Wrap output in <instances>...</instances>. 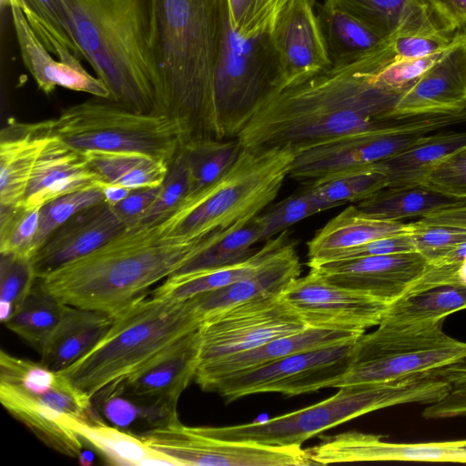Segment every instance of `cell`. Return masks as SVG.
I'll return each mask as SVG.
<instances>
[{"label": "cell", "instance_id": "6da1fadb", "mask_svg": "<svg viewBox=\"0 0 466 466\" xmlns=\"http://www.w3.org/2000/svg\"><path fill=\"white\" fill-rule=\"evenodd\" d=\"M390 51L388 41L355 62L272 93L238 134L241 147H302L351 132L405 128L406 115L395 111L402 96L375 80L391 63Z\"/></svg>", "mask_w": 466, "mask_h": 466}, {"label": "cell", "instance_id": "7a4b0ae2", "mask_svg": "<svg viewBox=\"0 0 466 466\" xmlns=\"http://www.w3.org/2000/svg\"><path fill=\"white\" fill-rule=\"evenodd\" d=\"M155 63L166 115L184 144L216 139L214 77L226 0H152Z\"/></svg>", "mask_w": 466, "mask_h": 466}, {"label": "cell", "instance_id": "3957f363", "mask_svg": "<svg viewBox=\"0 0 466 466\" xmlns=\"http://www.w3.org/2000/svg\"><path fill=\"white\" fill-rule=\"evenodd\" d=\"M215 240L172 235L165 220L131 227L92 253L37 279L65 304L114 315Z\"/></svg>", "mask_w": 466, "mask_h": 466}, {"label": "cell", "instance_id": "277c9868", "mask_svg": "<svg viewBox=\"0 0 466 466\" xmlns=\"http://www.w3.org/2000/svg\"><path fill=\"white\" fill-rule=\"evenodd\" d=\"M83 59L135 111L166 115L155 63L152 0H64Z\"/></svg>", "mask_w": 466, "mask_h": 466}, {"label": "cell", "instance_id": "5b68a950", "mask_svg": "<svg viewBox=\"0 0 466 466\" xmlns=\"http://www.w3.org/2000/svg\"><path fill=\"white\" fill-rule=\"evenodd\" d=\"M113 316L110 329L94 349L61 370L92 400L114 390L202 324L189 299H172L148 293Z\"/></svg>", "mask_w": 466, "mask_h": 466}, {"label": "cell", "instance_id": "8992f818", "mask_svg": "<svg viewBox=\"0 0 466 466\" xmlns=\"http://www.w3.org/2000/svg\"><path fill=\"white\" fill-rule=\"evenodd\" d=\"M296 154L291 145L265 150L242 148L225 174L186 197L166 218L171 234L206 241L243 228L277 198Z\"/></svg>", "mask_w": 466, "mask_h": 466}, {"label": "cell", "instance_id": "52a82bcc", "mask_svg": "<svg viewBox=\"0 0 466 466\" xmlns=\"http://www.w3.org/2000/svg\"><path fill=\"white\" fill-rule=\"evenodd\" d=\"M449 390L450 385L444 380L428 372L386 383L339 387L329 399L264 421L197 429L205 435L227 441L301 446L319 432L359 416L400 404H431Z\"/></svg>", "mask_w": 466, "mask_h": 466}, {"label": "cell", "instance_id": "ba28073f", "mask_svg": "<svg viewBox=\"0 0 466 466\" xmlns=\"http://www.w3.org/2000/svg\"><path fill=\"white\" fill-rule=\"evenodd\" d=\"M52 123L56 136L84 152H134L169 165L184 146L179 126L167 115L137 112L100 97L65 108Z\"/></svg>", "mask_w": 466, "mask_h": 466}, {"label": "cell", "instance_id": "9c48e42d", "mask_svg": "<svg viewBox=\"0 0 466 466\" xmlns=\"http://www.w3.org/2000/svg\"><path fill=\"white\" fill-rule=\"evenodd\" d=\"M442 324H379L356 340L350 368L334 388L395 381L466 359V342L446 334Z\"/></svg>", "mask_w": 466, "mask_h": 466}, {"label": "cell", "instance_id": "30bf717a", "mask_svg": "<svg viewBox=\"0 0 466 466\" xmlns=\"http://www.w3.org/2000/svg\"><path fill=\"white\" fill-rule=\"evenodd\" d=\"M279 87V61L270 33L238 35L230 29L227 12L214 77L217 139L237 137Z\"/></svg>", "mask_w": 466, "mask_h": 466}, {"label": "cell", "instance_id": "8fae6325", "mask_svg": "<svg viewBox=\"0 0 466 466\" xmlns=\"http://www.w3.org/2000/svg\"><path fill=\"white\" fill-rule=\"evenodd\" d=\"M356 340L291 354L229 377L211 391L232 401L256 393L295 396L334 388L350 368Z\"/></svg>", "mask_w": 466, "mask_h": 466}, {"label": "cell", "instance_id": "7c38bea8", "mask_svg": "<svg viewBox=\"0 0 466 466\" xmlns=\"http://www.w3.org/2000/svg\"><path fill=\"white\" fill-rule=\"evenodd\" d=\"M150 447L169 456L179 466H309L300 446H270L254 441H227L183 425L178 417L138 434Z\"/></svg>", "mask_w": 466, "mask_h": 466}, {"label": "cell", "instance_id": "4fadbf2b", "mask_svg": "<svg viewBox=\"0 0 466 466\" xmlns=\"http://www.w3.org/2000/svg\"><path fill=\"white\" fill-rule=\"evenodd\" d=\"M306 328L282 294L240 303L203 320L198 364L255 349Z\"/></svg>", "mask_w": 466, "mask_h": 466}, {"label": "cell", "instance_id": "5bb4252c", "mask_svg": "<svg viewBox=\"0 0 466 466\" xmlns=\"http://www.w3.org/2000/svg\"><path fill=\"white\" fill-rule=\"evenodd\" d=\"M199 328L181 337L98 398L118 393L147 410L155 426L177 417L178 399L195 379L199 363Z\"/></svg>", "mask_w": 466, "mask_h": 466}, {"label": "cell", "instance_id": "9a60e30c", "mask_svg": "<svg viewBox=\"0 0 466 466\" xmlns=\"http://www.w3.org/2000/svg\"><path fill=\"white\" fill-rule=\"evenodd\" d=\"M429 135L425 127L367 129L295 147L289 177L303 183L349 167L384 160Z\"/></svg>", "mask_w": 466, "mask_h": 466}, {"label": "cell", "instance_id": "2e32d148", "mask_svg": "<svg viewBox=\"0 0 466 466\" xmlns=\"http://www.w3.org/2000/svg\"><path fill=\"white\" fill-rule=\"evenodd\" d=\"M282 298L308 327L362 330L378 326L389 304L328 282L309 270L294 279Z\"/></svg>", "mask_w": 466, "mask_h": 466}, {"label": "cell", "instance_id": "e0dca14e", "mask_svg": "<svg viewBox=\"0 0 466 466\" xmlns=\"http://www.w3.org/2000/svg\"><path fill=\"white\" fill-rule=\"evenodd\" d=\"M428 265L417 251L308 264L328 282L386 304L403 297Z\"/></svg>", "mask_w": 466, "mask_h": 466}, {"label": "cell", "instance_id": "ac0fdd59", "mask_svg": "<svg viewBox=\"0 0 466 466\" xmlns=\"http://www.w3.org/2000/svg\"><path fill=\"white\" fill-rule=\"evenodd\" d=\"M279 69V87L300 84L331 67L312 0H290L270 31Z\"/></svg>", "mask_w": 466, "mask_h": 466}, {"label": "cell", "instance_id": "d6986e66", "mask_svg": "<svg viewBox=\"0 0 466 466\" xmlns=\"http://www.w3.org/2000/svg\"><path fill=\"white\" fill-rule=\"evenodd\" d=\"M313 465L356 461H424L466 463V440L392 443L381 436L347 431L323 438L306 450Z\"/></svg>", "mask_w": 466, "mask_h": 466}, {"label": "cell", "instance_id": "ffe728a7", "mask_svg": "<svg viewBox=\"0 0 466 466\" xmlns=\"http://www.w3.org/2000/svg\"><path fill=\"white\" fill-rule=\"evenodd\" d=\"M127 228L106 201L80 210L56 228L33 257L36 278L92 253Z\"/></svg>", "mask_w": 466, "mask_h": 466}, {"label": "cell", "instance_id": "44dd1931", "mask_svg": "<svg viewBox=\"0 0 466 466\" xmlns=\"http://www.w3.org/2000/svg\"><path fill=\"white\" fill-rule=\"evenodd\" d=\"M365 331L308 327L274 339L255 349L215 359L198 366L195 380L206 391L234 375L266 365L294 353L358 339Z\"/></svg>", "mask_w": 466, "mask_h": 466}, {"label": "cell", "instance_id": "7402d4cb", "mask_svg": "<svg viewBox=\"0 0 466 466\" xmlns=\"http://www.w3.org/2000/svg\"><path fill=\"white\" fill-rule=\"evenodd\" d=\"M0 382L9 384L65 414L86 422L102 420L92 398L76 387L64 373L41 362L0 353Z\"/></svg>", "mask_w": 466, "mask_h": 466}, {"label": "cell", "instance_id": "603a6c76", "mask_svg": "<svg viewBox=\"0 0 466 466\" xmlns=\"http://www.w3.org/2000/svg\"><path fill=\"white\" fill-rule=\"evenodd\" d=\"M100 181L86 152L67 145L53 131L35 163L22 205L41 208L62 196L98 187Z\"/></svg>", "mask_w": 466, "mask_h": 466}, {"label": "cell", "instance_id": "cb8c5ba5", "mask_svg": "<svg viewBox=\"0 0 466 466\" xmlns=\"http://www.w3.org/2000/svg\"><path fill=\"white\" fill-rule=\"evenodd\" d=\"M300 273L301 264L296 244L289 239L254 274L223 288L196 295L189 299L203 322L240 303L265 296L282 294Z\"/></svg>", "mask_w": 466, "mask_h": 466}, {"label": "cell", "instance_id": "d4e9b609", "mask_svg": "<svg viewBox=\"0 0 466 466\" xmlns=\"http://www.w3.org/2000/svg\"><path fill=\"white\" fill-rule=\"evenodd\" d=\"M53 133L52 119L9 118L0 133V207L22 205L34 167Z\"/></svg>", "mask_w": 466, "mask_h": 466}, {"label": "cell", "instance_id": "484cf974", "mask_svg": "<svg viewBox=\"0 0 466 466\" xmlns=\"http://www.w3.org/2000/svg\"><path fill=\"white\" fill-rule=\"evenodd\" d=\"M466 103V30L453 39L433 65L400 98L395 111L419 112Z\"/></svg>", "mask_w": 466, "mask_h": 466}, {"label": "cell", "instance_id": "4316f807", "mask_svg": "<svg viewBox=\"0 0 466 466\" xmlns=\"http://www.w3.org/2000/svg\"><path fill=\"white\" fill-rule=\"evenodd\" d=\"M10 9L24 65L42 92L50 95L56 86H61L110 99V92L101 79L87 73L81 63L71 65L53 58L27 23L22 10L16 6Z\"/></svg>", "mask_w": 466, "mask_h": 466}, {"label": "cell", "instance_id": "83f0119b", "mask_svg": "<svg viewBox=\"0 0 466 466\" xmlns=\"http://www.w3.org/2000/svg\"><path fill=\"white\" fill-rule=\"evenodd\" d=\"M324 1L356 17L384 40L429 29L453 33L427 0Z\"/></svg>", "mask_w": 466, "mask_h": 466}, {"label": "cell", "instance_id": "f1b7e54d", "mask_svg": "<svg viewBox=\"0 0 466 466\" xmlns=\"http://www.w3.org/2000/svg\"><path fill=\"white\" fill-rule=\"evenodd\" d=\"M113 320V315L64 303L59 323L40 353V362L55 371L68 368L94 349Z\"/></svg>", "mask_w": 466, "mask_h": 466}, {"label": "cell", "instance_id": "f546056e", "mask_svg": "<svg viewBox=\"0 0 466 466\" xmlns=\"http://www.w3.org/2000/svg\"><path fill=\"white\" fill-rule=\"evenodd\" d=\"M0 400L5 409L44 444L65 456L80 457L84 451L83 441L71 427L77 419L4 382H0Z\"/></svg>", "mask_w": 466, "mask_h": 466}, {"label": "cell", "instance_id": "4dcf8cb0", "mask_svg": "<svg viewBox=\"0 0 466 466\" xmlns=\"http://www.w3.org/2000/svg\"><path fill=\"white\" fill-rule=\"evenodd\" d=\"M411 230L412 223L378 219L351 205L331 218L308 242V263L373 239Z\"/></svg>", "mask_w": 466, "mask_h": 466}, {"label": "cell", "instance_id": "1f68e13d", "mask_svg": "<svg viewBox=\"0 0 466 466\" xmlns=\"http://www.w3.org/2000/svg\"><path fill=\"white\" fill-rule=\"evenodd\" d=\"M289 240V233L285 230L265 241L262 247L242 261L191 275H171L151 294L161 298L182 300L223 288L257 272Z\"/></svg>", "mask_w": 466, "mask_h": 466}, {"label": "cell", "instance_id": "d6a6232c", "mask_svg": "<svg viewBox=\"0 0 466 466\" xmlns=\"http://www.w3.org/2000/svg\"><path fill=\"white\" fill-rule=\"evenodd\" d=\"M315 9L331 66L355 62L389 41L356 17L326 1L317 3Z\"/></svg>", "mask_w": 466, "mask_h": 466}, {"label": "cell", "instance_id": "836d02e7", "mask_svg": "<svg viewBox=\"0 0 466 466\" xmlns=\"http://www.w3.org/2000/svg\"><path fill=\"white\" fill-rule=\"evenodd\" d=\"M465 203L466 198L443 194L421 185H409L385 187L356 206L372 218L402 221L415 217L420 218Z\"/></svg>", "mask_w": 466, "mask_h": 466}, {"label": "cell", "instance_id": "e575fe53", "mask_svg": "<svg viewBox=\"0 0 466 466\" xmlns=\"http://www.w3.org/2000/svg\"><path fill=\"white\" fill-rule=\"evenodd\" d=\"M72 429L108 463L124 466H179L169 456L147 445L137 434L124 431L105 422L75 420Z\"/></svg>", "mask_w": 466, "mask_h": 466}, {"label": "cell", "instance_id": "d590c367", "mask_svg": "<svg viewBox=\"0 0 466 466\" xmlns=\"http://www.w3.org/2000/svg\"><path fill=\"white\" fill-rule=\"evenodd\" d=\"M466 147L465 131L432 133L409 149L379 161L388 178L387 187L418 184L437 164Z\"/></svg>", "mask_w": 466, "mask_h": 466}, {"label": "cell", "instance_id": "8d00e7d4", "mask_svg": "<svg viewBox=\"0 0 466 466\" xmlns=\"http://www.w3.org/2000/svg\"><path fill=\"white\" fill-rule=\"evenodd\" d=\"M19 7L46 48L57 59L77 65L83 59L64 0H10Z\"/></svg>", "mask_w": 466, "mask_h": 466}, {"label": "cell", "instance_id": "74e56055", "mask_svg": "<svg viewBox=\"0 0 466 466\" xmlns=\"http://www.w3.org/2000/svg\"><path fill=\"white\" fill-rule=\"evenodd\" d=\"M90 167L102 181L132 190L160 186L168 165L134 152L86 151Z\"/></svg>", "mask_w": 466, "mask_h": 466}, {"label": "cell", "instance_id": "f35d334b", "mask_svg": "<svg viewBox=\"0 0 466 466\" xmlns=\"http://www.w3.org/2000/svg\"><path fill=\"white\" fill-rule=\"evenodd\" d=\"M465 309V286L438 287L401 297L390 303L380 323L407 325L438 322L444 320L448 315Z\"/></svg>", "mask_w": 466, "mask_h": 466}, {"label": "cell", "instance_id": "ab89813d", "mask_svg": "<svg viewBox=\"0 0 466 466\" xmlns=\"http://www.w3.org/2000/svg\"><path fill=\"white\" fill-rule=\"evenodd\" d=\"M64 303L36 279L18 310L5 323L39 353L61 319Z\"/></svg>", "mask_w": 466, "mask_h": 466}, {"label": "cell", "instance_id": "60d3db41", "mask_svg": "<svg viewBox=\"0 0 466 466\" xmlns=\"http://www.w3.org/2000/svg\"><path fill=\"white\" fill-rule=\"evenodd\" d=\"M319 198L341 206L360 202L388 186L380 162L356 166L305 182Z\"/></svg>", "mask_w": 466, "mask_h": 466}, {"label": "cell", "instance_id": "b9f144b4", "mask_svg": "<svg viewBox=\"0 0 466 466\" xmlns=\"http://www.w3.org/2000/svg\"><path fill=\"white\" fill-rule=\"evenodd\" d=\"M181 150L188 170L189 196L225 174L238 159L242 147L235 137L193 141L185 144Z\"/></svg>", "mask_w": 466, "mask_h": 466}, {"label": "cell", "instance_id": "7bdbcfd3", "mask_svg": "<svg viewBox=\"0 0 466 466\" xmlns=\"http://www.w3.org/2000/svg\"><path fill=\"white\" fill-rule=\"evenodd\" d=\"M258 242H260L258 232L252 219L243 228L207 245L172 275H191L238 263L257 250L253 247Z\"/></svg>", "mask_w": 466, "mask_h": 466}, {"label": "cell", "instance_id": "ee69618b", "mask_svg": "<svg viewBox=\"0 0 466 466\" xmlns=\"http://www.w3.org/2000/svg\"><path fill=\"white\" fill-rule=\"evenodd\" d=\"M336 207L339 206L319 198L304 184L289 197L265 208L253 221L259 241H267L300 220Z\"/></svg>", "mask_w": 466, "mask_h": 466}, {"label": "cell", "instance_id": "f6af8a7d", "mask_svg": "<svg viewBox=\"0 0 466 466\" xmlns=\"http://www.w3.org/2000/svg\"><path fill=\"white\" fill-rule=\"evenodd\" d=\"M0 254V319L5 324L18 310L37 278L32 258Z\"/></svg>", "mask_w": 466, "mask_h": 466}, {"label": "cell", "instance_id": "bcb514c9", "mask_svg": "<svg viewBox=\"0 0 466 466\" xmlns=\"http://www.w3.org/2000/svg\"><path fill=\"white\" fill-rule=\"evenodd\" d=\"M103 201V191L96 187L62 196L41 207L38 228L31 249L32 258L56 228L80 210Z\"/></svg>", "mask_w": 466, "mask_h": 466}, {"label": "cell", "instance_id": "7dc6e473", "mask_svg": "<svg viewBox=\"0 0 466 466\" xmlns=\"http://www.w3.org/2000/svg\"><path fill=\"white\" fill-rule=\"evenodd\" d=\"M290 0H226L230 29L241 36L270 33Z\"/></svg>", "mask_w": 466, "mask_h": 466}, {"label": "cell", "instance_id": "c3c4849f", "mask_svg": "<svg viewBox=\"0 0 466 466\" xmlns=\"http://www.w3.org/2000/svg\"><path fill=\"white\" fill-rule=\"evenodd\" d=\"M188 187V170L180 150L168 165L156 199L133 227L153 225L168 218L187 196Z\"/></svg>", "mask_w": 466, "mask_h": 466}, {"label": "cell", "instance_id": "681fc988", "mask_svg": "<svg viewBox=\"0 0 466 466\" xmlns=\"http://www.w3.org/2000/svg\"><path fill=\"white\" fill-rule=\"evenodd\" d=\"M39 210L23 205L0 207V253L32 258L31 249L38 228Z\"/></svg>", "mask_w": 466, "mask_h": 466}, {"label": "cell", "instance_id": "f907efd6", "mask_svg": "<svg viewBox=\"0 0 466 466\" xmlns=\"http://www.w3.org/2000/svg\"><path fill=\"white\" fill-rule=\"evenodd\" d=\"M410 236L417 252L433 263L466 240V228L412 222Z\"/></svg>", "mask_w": 466, "mask_h": 466}, {"label": "cell", "instance_id": "816d5d0a", "mask_svg": "<svg viewBox=\"0 0 466 466\" xmlns=\"http://www.w3.org/2000/svg\"><path fill=\"white\" fill-rule=\"evenodd\" d=\"M416 185L466 198V147L441 160Z\"/></svg>", "mask_w": 466, "mask_h": 466}, {"label": "cell", "instance_id": "f5cc1de1", "mask_svg": "<svg viewBox=\"0 0 466 466\" xmlns=\"http://www.w3.org/2000/svg\"><path fill=\"white\" fill-rule=\"evenodd\" d=\"M444 50L423 57L394 61L380 70L375 80L383 88L403 96Z\"/></svg>", "mask_w": 466, "mask_h": 466}, {"label": "cell", "instance_id": "db71d44e", "mask_svg": "<svg viewBox=\"0 0 466 466\" xmlns=\"http://www.w3.org/2000/svg\"><path fill=\"white\" fill-rule=\"evenodd\" d=\"M455 33L445 29H429L390 39L395 60L427 56L444 50Z\"/></svg>", "mask_w": 466, "mask_h": 466}, {"label": "cell", "instance_id": "11a10c76", "mask_svg": "<svg viewBox=\"0 0 466 466\" xmlns=\"http://www.w3.org/2000/svg\"><path fill=\"white\" fill-rule=\"evenodd\" d=\"M411 251H416V249L410 233L398 234L373 239L364 244L333 253L320 261L309 263L350 259Z\"/></svg>", "mask_w": 466, "mask_h": 466}, {"label": "cell", "instance_id": "9f6ffc18", "mask_svg": "<svg viewBox=\"0 0 466 466\" xmlns=\"http://www.w3.org/2000/svg\"><path fill=\"white\" fill-rule=\"evenodd\" d=\"M98 400H103L104 415L116 426L127 427L139 418H144L152 423L147 410L118 393L108 394Z\"/></svg>", "mask_w": 466, "mask_h": 466}, {"label": "cell", "instance_id": "6f0895ef", "mask_svg": "<svg viewBox=\"0 0 466 466\" xmlns=\"http://www.w3.org/2000/svg\"><path fill=\"white\" fill-rule=\"evenodd\" d=\"M160 186L134 189L121 202L111 206L117 217L133 227L156 199Z\"/></svg>", "mask_w": 466, "mask_h": 466}, {"label": "cell", "instance_id": "680465c9", "mask_svg": "<svg viewBox=\"0 0 466 466\" xmlns=\"http://www.w3.org/2000/svg\"><path fill=\"white\" fill-rule=\"evenodd\" d=\"M435 13L454 32L466 25V0H427Z\"/></svg>", "mask_w": 466, "mask_h": 466}, {"label": "cell", "instance_id": "91938a15", "mask_svg": "<svg viewBox=\"0 0 466 466\" xmlns=\"http://www.w3.org/2000/svg\"><path fill=\"white\" fill-rule=\"evenodd\" d=\"M424 225H446L466 228V203L418 218Z\"/></svg>", "mask_w": 466, "mask_h": 466}, {"label": "cell", "instance_id": "94428289", "mask_svg": "<svg viewBox=\"0 0 466 466\" xmlns=\"http://www.w3.org/2000/svg\"><path fill=\"white\" fill-rule=\"evenodd\" d=\"M98 187L103 191L105 201L110 206H114L125 199L132 189L115 184L100 181Z\"/></svg>", "mask_w": 466, "mask_h": 466}, {"label": "cell", "instance_id": "6125c7cd", "mask_svg": "<svg viewBox=\"0 0 466 466\" xmlns=\"http://www.w3.org/2000/svg\"><path fill=\"white\" fill-rule=\"evenodd\" d=\"M78 461L81 465H90L94 461V455L89 451H83L80 457L78 458Z\"/></svg>", "mask_w": 466, "mask_h": 466}]
</instances>
